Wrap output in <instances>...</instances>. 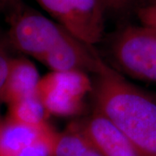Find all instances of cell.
Masks as SVG:
<instances>
[{"label":"cell","instance_id":"cell-5","mask_svg":"<svg viewBox=\"0 0 156 156\" xmlns=\"http://www.w3.org/2000/svg\"><path fill=\"white\" fill-rule=\"evenodd\" d=\"M69 33L89 45L102 38L104 11L100 0H36Z\"/></svg>","mask_w":156,"mask_h":156},{"label":"cell","instance_id":"cell-16","mask_svg":"<svg viewBox=\"0 0 156 156\" xmlns=\"http://www.w3.org/2000/svg\"><path fill=\"white\" fill-rule=\"evenodd\" d=\"M152 5H154L156 6V0H153V2H152V4H151Z\"/></svg>","mask_w":156,"mask_h":156},{"label":"cell","instance_id":"cell-1","mask_svg":"<svg viewBox=\"0 0 156 156\" xmlns=\"http://www.w3.org/2000/svg\"><path fill=\"white\" fill-rule=\"evenodd\" d=\"M94 84L95 108L143 156H156V96L131 83L103 62Z\"/></svg>","mask_w":156,"mask_h":156},{"label":"cell","instance_id":"cell-6","mask_svg":"<svg viewBox=\"0 0 156 156\" xmlns=\"http://www.w3.org/2000/svg\"><path fill=\"white\" fill-rule=\"evenodd\" d=\"M56 132L50 123L34 127L0 118V156H51Z\"/></svg>","mask_w":156,"mask_h":156},{"label":"cell","instance_id":"cell-7","mask_svg":"<svg viewBox=\"0 0 156 156\" xmlns=\"http://www.w3.org/2000/svg\"><path fill=\"white\" fill-rule=\"evenodd\" d=\"M102 156H143L132 141L98 109L74 121Z\"/></svg>","mask_w":156,"mask_h":156},{"label":"cell","instance_id":"cell-15","mask_svg":"<svg viewBox=\"0 0 156 156\" xmlns=\"http://www.w3.org/2000/svg\"><path fill=\"white\" fill-rule=\"evenodd\" d=\"M22 3V0H0V12L7 16Z\"/></svg>","mask_w":156,"mask_h":156},{"label":"cell","instance_id":"cell-13","mask_svg":"<svg viewBox=\"0 0 156 156\" xmlns=\"http://www.w3.org/2000/svg\"><path fill=\"white\" fill-rule=\"evenodd\" d=\"M139 17L143 25L156 30V6L150 5L140 9L139 11Z\"/></svg>","mask_w":156,"mask_h":156},{"label":"cell","instance_id":"cell-3","mask_svg":"<svg viewBox=\"0 0 156 156\" xmlns=\"http://www.w3.org/2000/svg\"><path fill=\"white\" fill-rule=\"evenodd\" d=\"M111 54L117 66L130 77L156 83V30L130 25L115 37Z\"/></svg>","mask_w":156,"mask_h":156},{"label":"cell","instance_id":"cell-2","mask_svg":"<svg viewBox=\"0 0 156 156\" xmlns=\"http://www.w3.org/2000/svg\"><path fill=\"white\" fill-rule=\"evenodd\" d=\"M8 43L37 61L69 33L56 21L22 3L6 16Z\"/></svg>","mask_w":156,"mask_h":156},{"label":"cell","instance_id":"cell-11","mask_svg":"<svg viewBox=\"0 0 156 156\" xmlns=\"http://www.w3.org/2000/svg\"><path fill=\"white\" fill-rule=\"evenodd\" d=\"M8 107L7 116L17 122L34 127H42L49 124L50 115L37 94L17 101Z\"/></svg>","mask_w":156,"mask_h":156},{"label":"cell","instance_id":"cell-10","mask_svg":"<svg viewBox=\"0 0 156 156\" xmlns=\"http://www.w3.org/2000/svg\"><path fill=\"white\" fill-rule=\"evenodd\" d=\"M51 156H102L72 122L61 132H56Z\"/></svg>","mask_w":156,"mask_h":156},{"label":"cell","instance_id":"cell-8","mask_svg":"<svg viewBox=\"0 0 156 156\" xmlns=\"http://www.w3.org/2000/svg\"><path fill=\"white\" fill-rule=\"evenodd\" d=\"M40 62L51 71H81L97 75L104 61L92 45L69 33Z\"/></svg>","mask_w":156,"mask_h":156},{"label":"cell","instance_id":"cell-9","mask_svg":"<svg viewBox=\"0 0 156 156\" xmlns=\"http://www.w3.org/2000/svg\"><path fill=\"white\" fill-rule=\"evenodd\" d=\"M41 76L32 62L25 57H12L3 95V102L10 105L37 94Z\"/></svg>","mask_w":156,"mask_h":156},{"label":"cell","instance_id":"cell-12","mask_svg":"<svg viewBox=\"0 0 156 156\" xmlns=\"http://www.w3.org/2000/svg\"><path fill=\"white\" fill-rule=\"evenodd\" d=\"M11 59L12 57L10 56L8 50L6 48L5 40H4L0 36V105L4 103L3 95H4V90L5 87Z\"/></svg>","mask_w":156,"mask_h":156},{"label":"cell","instance_id":"cell-4","mask_svg":"<svg viewBox=\"0 0 156 156\" xmlns=\"http://www.w3.org/2000/svg\"><path fill=\"white\" fill-rule=\"evenodd\" d=\"M93 89L87 73L50 71L41 76L37 95L50 115L68 117L82 112L85 98Z\"/></svg>","mask_w":156,"mask_h":156},{"label":"cell","instance_id":"cell-14","mask_svg":"<svg viewBox=\"0 0 156 156\" xmlns=\"http://www.w3.org/2000/svg\"><path fill=\"white\" fill-rule=\"evenodd\" d=\"M135 0H100L105 11H124L131 5Z\"/></svg>","mask_w":156,"mask_h":156}]
</instances>
